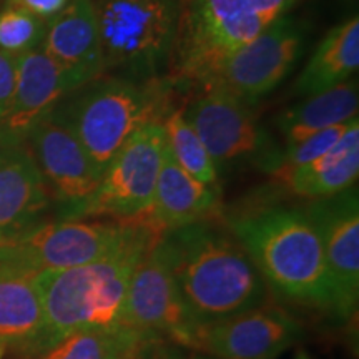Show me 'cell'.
<instances>
[{"instance_id": "cell-4", "label": "cell", "mask_w": 359, "mask_h": 359, "mask_svg": "<svg viewBox=\"0 0 359 359\" xmlns=\"http://www.w3.org/2000/svg\"><path fill=\"white\" fill-rule=\"evenodd\" d=\"M296 0H180L172 47V75L180 82L203 85L222 62L257 39Z\"/></svg>"}, {"instance_id": "cell-25", "label": "cell", "mask_w": 359, "mask_h": 359, "mask_svg": "<svg viewBox=\"0 0 359 359\" xmlns=\"http://www.w3.org/2000/svg\"><path fill=\"white\" fill-rule=\"evenodd\" d=\"M359 177V148L349 151L333 167L323 170V172L313 175L309 178L293 180V182L281 183V187L290 193L302 198L320 200L326 196L338 195V193L348 190L356 185Z\"/></svg>"}, {"instance_id": "cell-10", "label": "cell", "mask_w": 359, "mask_h": 359, "mask_svg": "<svg viewBox=\"0 0 359 359\" xmlns=\"http://www.w3.org/2000/svg\"><path fill=\"white\" fill-rule=\"evenodd\" d=\"M303 334L293 314L263 303L224 320L196 325L188 349L215 359H278Z\"/></svg>"}, {"instance_id": "cell-15", "label": "cell", "mask_w": 359, "mask_h": 359, "mask_svg": "<svg viewBox=\"0 0 359 359\" xmlns=\"http://www.w3.org/2000/svg\"><path fill=\"white\" fill-rule=\"evenodd\" d=\"M72 92L75 87L65 72L40 48L17 57L15 92L0 120V145L27 142L35 125Z\"/></svg>"}, {"instance_id": "cell-3", "label": "cell", "mask_w": 359, "mask_h": 359, "mask_svg": "<svg viewBox=\"0 0 359 359\" xmlns=\"http://www.w3.org/2000/svg\"><path fill=\"white\" fill-rule=\"evenodd\" d=\"M278 294L333 313V290L316 226L304 208L268 206L228 222Z\"/></svg>"}, {"instance_id": "cell-13", "label": "cell", "mask_w": 359, "mask_h": 359, "mask_svg": "<svg viewBox=\"0 0 359 359\" xmlns=\"http://www.w3.org/2000/svg\"><path fill=\"white\" fill-rule=\"evenodd\" d=\"M122 325L175 346H190L196 323L180 296L170 269L165 263L158 241L135 269L125 299Z\"/></svg>"}, {"instance_id": "cell-23", "label": "cell", "mask_w": 359, "mask_h": 359, "mask_svg": "<svg viewBox=\"0 0 359 359\" xmlns=\"http://www.w3.org/2000/svg\"><path fill=\"white\" fill-rule=\"evenodd\" d=\"M165 137L175 161L188 175L210 187H218V168L208 155L198 133L185 116V110H172L165 116Z\"/></svg>"}, {"instance_id": "cell-32", "label": "cell", "mask_w": 359, "mask_h": 359, "mask_svg": "<svg viewBox=\"0 0 359 359\" xmlns=\"http://www.w3.org/2000/svg\"><path fill=\"white\" fill-rule=\"evenodd\" d=\"M4 243V240H0V245H2Z\"/></svg>"}, {"instance_id": "cell-17", "label": "cell", "mask_w": 359, "mask_h": 359, "mask_svg": "<svg viewBox=\"0 0 359 359\" xmlns=\"http://www.w3.org/2000/svg\"><path fill=\"white\" fill-rule=\"evenodd\" d=\"M40 50L65 72L75 90L100 77V34L92 0H69L64 11L47 22Z\"/></svg>"}, {"instance_id": "cell-7", "label": "cell", "mask_w": 359, "mask_h": 359, "mask_svg": "<svg viewBox=\"0 0 359 359\" xmlns=\"http://www.w3.org/2000/svg\"><path fill=\"white\" fill-rule=\"evenodd\" d=\"M130 219L55 218L0 245V264L27 271H60L92 263L118 246Z\"/></svg>"}, {"instance_id": "cell-14", "label": "cell", "mask_w": 359, "mask_h": 359, "mask_svg": "<svg viewBox=\"0 0 359 359\" xmlns=\"http://www.w3.org/2000/svg\"><path fill=\"white\" fill-rule=\"evenodd\" d=\"M27 145L50 190L52 200L60 205L58 218H74L100 183V173L79 138L50 114L35 125L27 137Z\"/></svg>"}, {"instance_id": "cell-27", "label": "cell", "mask_w": 359, "mask_h": 359, "mask_svg": "<svg viewBox=\"0 0 359 359\" xmlns=\"http://www.w3.org/2000/svg\"><path fill=\"white\" fill-rule=\"evenodd\" d=\"M17 82V57L0 50V120L11 107Z\"/></svg>"}, {"instance_id": "cell-2", "label": "cell", "mask_w": 359, "mask_h": 359, "mask_svg": "<svg viewBox=\"0 0 359 359\" xmlns=\"http://www.w3.org/2000/svg\"><path fill=\"white\" fill-rule=\"evenodd\" d=\"M158 248L188 313L198 325L235 316L266 302L268 286L253 259L218 218L165 231Z\"/></svg>"}, {"instance_id": "cell-12", "label": "cell", "mask_w": 359, "mask_h": 359, "mask_svg": "<svg viewBox=\"0 0 359 359\" xmlns=\"http://www.w3.org/2000/svg\"><path fill=\"white\" fill-rule=\"evenodd\" d=\"M304 212L320 235L331 290L333 314L351 320L359 299V201L356 187L313 200Z\"/></svg>"}, {"instance_id": "cell-1", "label": "cell", "mask_w": 359, "mask_h": 359, "mask_svg": "<svg viewBox=\"0 0 359 359\" xmlns=\"http://www.w3.org/2000/svg\"><path fill=\"white\" fill-rule=\"evenodd\" d=\"M161 235L142 213L132 218L128 235L105 257L82 266L37 273L42 326L24 356L37 358L77 331L122 325L130 280Z\"/></svg>"}, {"instance_id": "cell-9", "label": "cell", "mask_w": 359, "mask_h": 359, "mask_svg": "<svg viewBox=\"0 0 359 359\" xmlns=\"http://www.w3.org/2000/svg\"><path fill=\"white\" fill-rule=\"evenodd\" d=\"M203 90L185 116L217 168L238 161H257L269 173L280 167L281 154L259 128L246 103L219 88Z\"/></svg>"}, {"instance_id": "cell-24", "label": "cell", "mask_w": 359, "mask_h": 359, "mask_svg": "<svg viewBox=\"0 0 359 359\" xmlns=\"http://www.w3.org/2000/svg\"><path fill=\"white\" fill-rule=\"evenodd\" d=\"M47 22L22 6L19 0H6L0 7V50L13 57L25 55L42 43Z\"/></svg>"}, {"instance_id": "cell-8", "label": "cell", "mask_w": 359, "mask_h": 359, "mask_svg": "<svg viewBox=\"0 0 359 359\" xmlns=\"http://www.w3.org/2000/svg\"><path fill=\"white\" fill-rule=\"evenodd\" d=\"M165 148L163 125L138 128L107 165L95 193L74 218L130 219L145 213L154 200Z\"/></svg>"}, {"instance_id": "cell-29", "label": "cell", "mask_w": 359, "mask_h": 359, "mask_svg": "<svg viewBox=\"0 0 359 359\" xmlns=\"http://www.w3.org/2000/svg\"><path fill=\"white\" fill-rule=\"evenodd\" d=\"M155 359H215L206 354L191 351V349L175 346V344H161L155 354Z\"/></svg>"}, {"instance_id": "cell-31", "label": "cell", "mask_w": 359, "mask_h": 359, "mask_svg": "<svg viewBox=\"0 0 359 359\" xmlns=\"http://www.w3.org/2000/svg\"><path fill=\"white\" fill-rule=\"evenodd\" d=\"M6 351H7V348L4 346V344H0V359H4V354H6Z\"/></svg>"}, {"instance_id": "cell-21", "label": "cell", "mask_w": 359, "mask_h": 359, "mask_svg": "<svg viewBox=\"0 0 359 359\" xmlns=\"http://www.w3.org/2000/svg\"><path fill=\"white\" fill-rule=\"evenodd\" d=\"M358 82L346 80L336 87L308 95L303 103L283 111L278 118V127L285 137L286 147H293L321 130L358 118Z\"/></svg>"}, {"instance_id": "cell-22", "label": "cell", "mask_w": 359, "mask_h": 359, "mask_svg": "<svg viewBox=\"0 0 359 359\" xmlns=\"http://www.w3.org/2000/svg\"><path fill=\"white\" fill-rule=\"evenodd\" d=\"M359 67V17L336 25L318 45L293 92L313 95L346 82Z\"/></svg>"}, {"instance_id": "cell-11", "label": "cell", "mask_w": 359, "mask_h": 359, "mask_svg": "<svg viewBox=\"0 0 359 359\" xmlns=\"http://www.w3.org/2000/svg\"><path fill=\"white\" fill-rule=\"evenodd\" d=\"M303 47L299 27L281 17L264 32L228 55L203 88H219L241 102L266 95L293 69Z\"/></svg>"}, {"instance_id": "cell-26", "label": "cell", "mask_w": 359, "mask_h": 359, "mask_svg": "<svg viewBox=\"0 0 359 359\" xmlns=\"http://www.w3.org/2000/svg\"><path fill=\"white\" fill-rule=\"evenodd\" d=\"M356 120L358 118H353L346 123H339V125H334V127L325 128L321 130V132L308 137L306 140L298 143V145L286 147L285 154H281L280 167H285V168L298 167V165L308 163V161L325 155L327 150H331V148H333L336 143L343 138V135L348 132L349 127H351Z\"/></svg>"}, {"instance_id": "cell-6", "label": "cell", "mask_w": 359, "mask_h": 359, "mask_svg": "<svg viewBox=\"0 0 359 359\" xmlns=\"http://www.w3.org/2000/svg\"><path fill=\"white\" fill-rule=\"evenodd\" d=\"M105 70L154 74L168 60L177 34L180 0L93 2Z\"/></svg>"}, {"instance_id": "cell-5", "label": "cell", "mask_w": 359, "mask_h": 359, "mask_svg": "<svg viewBox=\"0 0 359 359\" xmlns=\"http://www.w3.org/2000/svg\"><path fill=\"white\" fill-rule=\"evenodd\" d=\"M167 97L156 85L132 80H102L52 114L79 138L97 172L103 173L132 135L147 123L167 116Z\"/></svg>"}, {"instance_id": "cell-16", "label": "cell", "mask_w": 359, "mask_h": 359, "mask_svg": "<svg viewBox=\"0 0 359 359\" xmlns=\"http://www.w3.org/2000/svg\"><path fill=\"white\" fill-rule=\"evenodd\" d=\"M50 190L27 142L0 145V240L24 235L47 222Z\"/></svg>"}, {"instance_id": "cell-20", "label": "cell", "mask_w": 359, "mask_h": 359, "mask_svg": "<svg viewBox=\"0 0 359 359\" xmlns=\"http://www.w3.org/2000/svg\"><path fill=\"white\" fill-rule=\"evenodd\" d=\"M163 341L127 325L82 330L34 359H155Z\"/></svg>"}, {"instance_id": "cell-19", "label": "cell", "mask_w": 359, "mask_h": 359, "mask_svg": "<svg viewBox=\"0 0 359 359\" xmlns=\"http://www.w3.org/2000/svg\"><path fill=\"white\" fill-rule=\"evenodd\" d=\"M37 273L0 264V344L24 356L42 326Z\"/></svg>"}, {"instance_id": "cell-30", "label": "cell", "mask_w": 359, "mask_h": 359, "mask_svg": "<svg viewBox=\"0 0 359 359\" xmlns=\"http://www.w3.org/2000/svg\"><path fill=\"white\" fill-rule=\"evenodd\" d=\"M293 359H313V358L309 356V354L304 353V351H299L298 354H296V356H294Z\"/></svg>"}, {"instance_id": "cell-18", "label": "cell", "mask_w": 359, "mask_h": 359, "mask_svg": "<svg viewBox=\"0 0 359 359\" xmlns=\"http://www.w3.org/2000/svg\"><path fill=\"white\" fill-rule=\"evenodd\" d=\"M219 210L218 187H210L188 175L165 148L163 161L147 217L161 231L217 218Z\"/></svg>"}, {"instance_id": "cell-28", "label": "cell", "mask_w": 359, "mask_h": 359, "mask_svg": "<svg viewBox=\"0 0 359 359\" xmlns=\"http://www.w3.org/2000/svg\"><path fill=\"white\" fill-rule=\"evenodd\" d=\"M27 11H30L40 19L48 22L57 15L58 12L64 11L69 0H19Z\"/></svg>"}]
</instances>
